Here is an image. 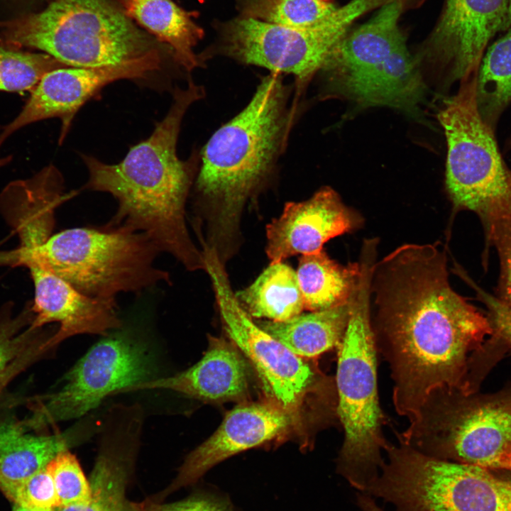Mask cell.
<instances>
[{
  "label": "cell",
  "mask_w": 511,
  "mask_h": 511,
  "mask_svg": "<svg viewBox=\"0 0 511 511\" xmlns=\"http://www.w3.org/2000/svg\"><path fill=\"white\" fill-rule=\"evenodd\" d=\"M444 248L412 244L388 254L371 282L377 352L388 363L396 412L410 420L428 395L473 393L476 361L493 328L451 287Z\"/></svg>",
  "instance_id": "1"
},
{
  "label": "cell",
  "mask_w": 511,
  "mask_h": 511,
  "mask_svg": "<svg viewBox=\"0 0 511 511\" xmlns=\"http://www.w3.org/2000/svg\"><path fill=\"white\" fill-rule=\"evenodd\" d=\"M205 89L188 78L175 87L172 105L151 135L131 147L119 163L106 164L81 155L89 172L84 189L107 192L118 202L104 227L145 233L158 249L177 258L189 270L204 268L202 251L193 243L185 221V204L200 164V152L187 160L177 153L182 119Z\"/></svg>",
  "instance_id": "2"
},
{
  "label": "cell",
  "mask_w": 511,
  "mask_h": 511,
  "mask_svg": "<svg viewBox=\"0 0 511 511\" xmlns=\"http://www.w3.org/2000/svg\"><path fill=\"white\" fill-rule=\"evenodd\" d=\"M302 97L283 75L262 77L248 104L218 128L200 152L194 182L199 201L215 211V235L238 230L246 202L275 177L290 132L301 116Z\"/></svg>",
  "instance_id": "3"
},
{
  "label": "cell",
  "mask_w": 511,
  "mask_h": 511,
  "mask_svg": "<svg viewBox=\"0 0 511 511\" xmlns=\"http://www.w3.org/2000/svg\"><path fill=\"white\" fill-rule=\"evenodd\" d=\"M371 275L370 266H363L351 300L347 329L338 348L335 378L337 415L344 432L337 471L362 493L378 476L385 461L382 452L389 443L383 434L388 419L378 391V352L370 306Z\"/></svg>",
  "instance_id": "4"
},
{
  "label": "cell",
  "mask_w": 511,
  "mask_h": 511,
  "mask_svg": "<svg viewBox=\"0 0 511 511\" xmlns=\"http://www.w3.org/2000/svg\"><path fill=\"white\" fill-rule=\"evenodd\" d=\"M319 97L340 98L358 108L398 110L421 119L427 84L406 45L399 20L378 11L347 33L317 73Z\"/></svg>",
  "instance_id": "5"
},
{
  "label": "cell",
  "mask_w": 511,
  "mask_h": 511,
  "mask_svg": "<svg viewBox=\"0 0 511 511\" xmlns=\"http://www.w3.org/2000/svg\"><path fill=\"white\" fill-rule=\"evenodd\" d=\"M160 252L143 233L79 227L52 235L31 252L8 251L7 258L9 265L50 272L88 297L115 300L121 292L170 282L167 272L155 264Z\"/></svg>",
  "instance_id": "6"
},
{
  "label": "cell",
  "mask_w": 511,
  "mask_h": 511,
  "mask_svg": "<svg viewBox=\"0 0 511 511\" xmlns=\"http://www.w3.org/2000/svg\"><path fill=\"white\" fill-rule=\"evenodd\" d=\"M0 43L40 50L73 67L119 65L159 53L109 0H54L6 23Z\"/></svg>",
  "instance_id": "7"
},
{
  "label": "cell",
  "mask_w": 511,
  "mask_h": 511,
  "mask_svg": "<svg viewBox=\"0 0 511 511\" xmlns=\"http://www.w3.org/2000/svg\"><path fill=\"white\" fill-rule=\"evenodd\" d=\"M396 436L436 458L511 471V389L485 396L436 389Z\"/></svg>",
  "instance_id": "8"
},
{
  "label": "cell",
  "mask_w": 511,
  "mask_h": 511,
  "mask_svg": "<svg viewBox=\"0 0 511 511\" xmlns=\"http://www.w3.org/2000/svg\"><path fill=\"white\" fill-rule=\"evenodd\" d=\"M478 72L444 99L437 119L447 145L445 185L455 211L476 212L482 222L511 215V170L494 131L483 120L476 101Z\"/></svg>",
  "instance_id": "9"
},
{
  "label": "cell",
  "mask_w": 511,
  "mask_h": 511,
  "mask_svg": "<svg viewBox=\"0 0 511 511\" xmlns=\"http://www.w3.org/2000/svg\"><path fill=\"white\" fill-rule=\"evenodd\" d=\"M380 473L363 493L395 511H505L511 481L488 469L436 458L405 444L388 443Z\"/></svg>",
  "instance_id": "10"
},
{
  "label": "cell",
  "mask_w": 511,
  "mask_h": 511,
  "mask_svg": "<svg viewBox=\"0 0 511 511\" xmlns=\"http://www.w3.org/2000/svg\"><path fill=\"white\" fill-rule=\"evenodd\" d=\"M390 0H352L337 7L319 24L297 28L241 16L228 23L217 49L241 64L294 77L295 93L303 96L357 18Z\"/></svg>",
  "instance_id": "11"
},
{
  "label": "cell",
  "mask_w": 511,
  "mask_h": 511,
  "mask_svg": "<svg viewBox=\"0 0 511 511\" xmlns=\"http://www.w3.org/2000/svg\"><path fill=\"white\" fill-rule=\"evenodd\" d=\"M223 326L231 341L254 366L268 399L302 420L312 395L337 397L335 380L323 374L256 324L233 294L222 260L203 251Z\"/></svg>",
  "instance_id": "12"
},
{
  "label": "cell",
  "mask_w": 511,
  "mask_h": 511,
  "mask_svg": "<svg viewBox=\"0 0 511 511\" xmlns=\"http://www.w3.org/2000/svg\"><path fill=\"white\" fill-rule=\"evenodd\" d=\"M155 364L147 344L125 331L94 344L65 374L57 390L33 398L23 424L39 430L82 417L111 395L153 379Z\"/></svg>",
  "instance_id": "13"
},
{
  "label": "cell",
  "mask_w": 511,
  "mask_h": 511,
  "mask_svg": "<svg viewBox=\"0 0 511 511\" xmlns=\"http://www.w3.org/2000/svg\"><path fill=\"white\" fill-rule=\"evenodd\" d=\"M510 29L511 0H444L414 57L424 79L444 92L478 72L489 42Z\"/></svg>",
  "instance_id": "14"
},
{
  "label": "cell",
  "mask_w": 511,
  "mask_h": 511,
  "mask_svg": "<svg viewBox=\"0 0 511 511\" xmlns=\"http://www.w3.org/2000/svg\"><path fill=\"white\" fill-rule=\"evenodd\" d=\"M159 53L119 65L99 67H62L46 73L15 119L0 134V146L13 132L37 121L57 117L62 121L61 143L78 110L108 84L137 79L158 70Z\"/></svg>",
  "instance_id": "15"
},
{
  "label": "cell",
  "mask_w": 511,
  "mask_h": 511,
  "mask_svg": "<svg viewBox=\"0 0 511 511\" xmlns=\"http://www.w3.org/2000/svg\"><path fill=\"white\" fill-rule=\"evenodd\" d=\"M300 423V419L268 399L241 402L226 414L210 437L187 455L163 495L195 483L225 459L278 439Z\"/></svg>",
  "instance_id": "16"
},
{
  "label": "cell",
  "mask_w": 511,
  "mask_h": 511,
  "mask_svg": "<svg viewBox=\"0 0 511 511\" xmlns=\"http://www.w3.org/2000/svg\"><path fill=\"white\" fill-rule=\"evenodd\" d=\"M143 410L133 404L115 405L99 424L100 445L90 476L89 500L62 505L55 511H138L126 498V485L138 449Z\"/></svg>",
  "instance_id": "17"
},
{
  "label": "cell",
  "mask_w": 511,
  "mask_h": 511,
  "mask_svg": "<svg viewBox=\"0 0 511 511\" xmlns=\"http://www.w3.org/2000/svg\"><path fill=\"white\" fill-rule=\"evenodd\" d=\"M362 224V216L347 207L334 189L324 187L305 201L285 205L282 214L267 226L266 253L271 263L297 254L319 253L329 240L351 233Z\"/></svg>",
  "instance_id": "18"
},
{
  "label": "cell",
  "mask_w": 511,
  "mask_h": 511,
  "mask_svg": "<svg viewBox=\"0 0 511 511\" xmlns=\"http://www.w3.org/2000/svg\"><path fill=\"white\" fill-rule=\"evenodd\" d=\"M28 270L34 286L35 316L31 326L58 324L52 336L57 346L74 336L108 335L121 328L115 300L88 297L50 272L36 267Z\"/></svg>",
  "instance_id": "19"
},
{
  "label": "cell",
  "mask_w": 511,
  "mask_h": 511,
  "mask_svg": "<svg viewBox=\"0 0 511 511\" xmlns=\"http://www.w3.org/2000/svg\"><path fill=\"white\" fill-rule=\"evenodd\" d=\"M158 389L206 402H243L248 394L246 364L232 341L209 336L204 355L191 368L174 375L139 383L126 392Z\"/></svg>",
  "instance_id": "20"
},
{
  "label": "cell",
  "mask_w": 511,
  "mask_h": 511,
  "mask_svg": "<svg viewBox=\"0 0 511 511\" xmlns=\"http://www.w3.org/2000/svg\"><path fill=\"white\" fill-rule=\"evenodd\" d=\"M61 174L48 165L31 178L9 184L0 195V211L15 230L19 253L31 252L52 236L55 209L77 192H65Z\"/></svg>",
  "instance_id": "21"
},
{
  "label": "cell",
  "mask_w": 511,
  "mask_h": 511,
  "mask_svg": "<svg viewBox=\"0 0 511 511\" xmlns=\"http://www.w3.org/2000/svg\"><path fill=\"white\" fill-rule=\"evenodd\" d=\"M28 430L22 421L0 423V490L10 500L26 479L45 468L59 452L86 439L94 427L86 421L52 435Z\"/></svg>",
  "instance_id": "22"
},
{
  "label": "cell",
  "mask_w": 511,
  "mask_h": 511,
  "mask_svg": "<svg viewBox=\"0 0 511 511\" xmlns=\"http://www.w3.org/2000/svg\"><path fill=\"white\" fill-rule=\"evenodd\" d=\"M123 13L170 48L175 61L188 74L204 67L194 48L204 31L172 0H116Z\"/></svg>",
  "instance_id": "23"
},
{
  "label": "cell",
  "mask_w": 511,
  "mask_h": 511,
  "mask_svg": "<svg viewBox=\"0 0 511 511\" xmlns=\"http://www.w3.org/2000/svg\"><path fill=\"white\" fill-rule=\"evenodd\" d=\"M351 300L330 309L300 314L285 322L267 321L259 325L297 356L315 358L340 346L349 320Z\"/></svg>",
  "instance_id": "24"
},
{
  "label": "cell",
  "mask_w": 511,
  "mask_h": 511,
  "mask_svg": "<svg viewBox=\"0 0 511 511\" xmlns=\"http://www.w3.org/2000/svg\"><path fill=\"white\" fill-rule=\"evenodd\" d=\"M296 275L304 309L320 311L351 300L358 285L361 265L360 263L342 265L322 251L302 255Z\"/></svg>",
  "instance_id": "25"
},
{
  "label": "cell",
  "mask_w": 511,
  "mask_h": 511,
  "mask_svg": "<svg viewBox=\"0 0 511 511\" xmlns=\"http://www.w3.org/2000/svg\"><path fill=\"white\" fill-rule=\"evenodd\" d=\"M236 297L251 316L273 322H285L304 309L296 272L283 262L271 263Z\"/></svg>",
  "instance_id": "26"
},
{
  "label": "cell",
  "mask_w": 511,
  "mask_h": 511,
  "mask_svg": "<svg viewBox=\"0 0 511 511\" xmlns=\"http://www.w3.org/2000/svg\"><path fill=\"white\" fill-rule=\"evenodd\" d=\"M480 114L493 131L511 102V29L486 49L476 78Z\"/></svg>",
  "instance_id": "27"
},
{
  "label": "cell",
  "mask_w": 511,
  "mask_h": 511,
  "mask_svg": "<svg viewBox=\"0 0 511 511\" xmlns=\"http://www.w3.org/2000/svg\"><path fill=\"white\" fill-rule=\"evenodd\" d=\"M337 7L322 0H246L243 16L287 27L314 26Z\"/></svg>",
  "instance_id": "28"
},
{
  "label": "cell",
  "mask_w": 511,
  "mask_h": 511,
  "mask_svg": "<svg viewBox=\"0 0 511 511\" xmlns=\"http://www.w3.org/2000/svg\"><path fill=\"white\" fill-rule=\"evenodd\" d=\"M46 53L23 52L0 48V91L33 90L48 72L67 67Z\"/></svg>",
  "instance_id": "29"
},
{
  "label": "cell",
  "mask_w": 511,
  "mask_h": 511,
  "mask_svg": "<svg viewBox=\"0 0 511 511\" xmlns=\"http://www.w3.org/2000/svg\"><path fill=\"white\" fill-rule=\"evenodd\" d=\"M11 302L0 308V373L15 358L25 352L50 330L31 326L34 312L32 302H28L17 314Z\"/></svg>",
  "instance_id": "30"
},
{
  "label": "cell",
  "mask_w": 511,
  "mask_h": 511,
  "mask_svg": "<svg viewBox=\"0 0 511 511\" xmlns=\"http://www.w3.org/2000/svg\"><path fill=\"white\" fill-rule=\"evenodd\" d=\"M61 506L84 502L91 498L92 489L75 457L68 449L59 452L46 466Z\"/></svg>",
  "instance_id": "31"
},
{
  "label": "cell",
  "mask_w": 511,
  "mask_h": 511,
  "mask_svg": "<svg viewBox=\"0 0 511 511\" xmlns=\"http://www.w3.org/2000/svg\"><path fill=\"white\" fill-rule=\"evenodd\" d=\"M483 224L487 240L495 246L500 258L498 298L511 308V215L491 218Z\"/></svg>",
  "instance_id": "32"
},
{
  "label": "cell",
  "mask_w": 511,
  "mask_h": 511,
  "mask_svg": "<svg viewBox=\"0 0 511 511\" xmlns=\"http://www.w3.org/2000/svg\"><path fill=\"white\" fill-rule=\"evenodd\" d=\"M11 501L16 505L40 509L53 510L61 506L46 467L26 479L16 490Z\"/></svg>",
  "instance_id": "33"
},
{
  "label": "cell",
  "mask_w": 511,
  "mask_h": 511,
  "mask_svg": "<svg viewBox=\"0 0 511 511\" xmlns=\"http://www.w3.org/2000/svg\"><path fill=\"white\" fill-rule=\"evenodd\" d=\"M138 511H233V510L226 499L214 494L202 493L172 503L143 502L138 504Z\"/></svg>",
  "instance_id": "34"
},
{
  "label": "cell",
  "mask_w": 511,
  "mask_h": 511,
  "mask_svg": "<svg viewBox=\"0 0 511 511\" xmlns=\"http://www.w3.org/2000/svg\"><path fill=\"white\" fill-rule=\"evenodd\" d=\"M463 278L475 289L479 300L488 309V318L493 328L495 337L504 341L511 347V308L498 297L492 296L477 286L468 277L464 275Z\"/></svg>",
  "instance_id": "35"
},
{
  "label": "cell",
  "mask_w": 511,
  "mask_h": 511,
  "mask_svg": "<svg viewBox=\"0 0 511 511\" xmlns=\"http://www.w3.org/2000/svg\"><path fill=\"white\" fill-rule=\"evenodd\" d=\"M50 352L45 341L40 339L15 358L0 373V398L10 383L21 373Z\"/></svg>",
  "instance_id": "36"
},
{
  "label": "cell",
  "mask_w": 511,
  "mask_h": 511,
  "mask_svg": "<svg viewBox=\"0 0 511 511\" xmlns=\"http://www.w3.org/2000/svg\"><path fill=\"white\" fill-rule=\"evenodd\" d=\"M357 504L362 511H384L379 507L371 496L366 493H358Z\"/></svg>",
  "instance_id": "37"
},
{
  "label": "cell",
  "mask_w": 511,
  "mask_h": 511,
  "mask_svg": "<svg viewBox=\"0 0 511 511\" xmlns=\"http://www.w3.org/2000/svg\"><path fill=\"white\" fill-rule=\"evenodd\" d=\"M13 511H55V509L49 510V509L33 508V507H28L14 504Z\"/></svg>",
  "instance_id": "38"
},
{
  "label": "cell",
  "mask_w": 511,
  "mask_h": 511,
  "mask_svg": "<svg viewBox=\"0 0 511 511\" xmlns=\"http://www.w3.org/2000/svg\"><path fill=\"white\" fill-rule=\"evenodd\" d=\"M402 1L405 7H409L410 6H417L419 4H420L423 0H399Z\"/></svg>",
  "instance_id": "39"
},
{
  "label": "cell",
  "mask_w": 511,
  "mask_h": 511,
  "mask_svg": "<svg viewBox=\"0 0 511 511\" xmlns=\"http://www.w3.org/2000/svg\"><path fill=\"white\" fill-rule=\"evenodd\" d=\"M505 511H511V490H510V495H509V498H508V500H507V504L505 506Z\"/></svg>",
  "instance_id": "40"
},
{
  "label": "cell",
  "mask_w": 511,
  "mask_h": 511,
  "mask_svg": "<svg viewBox=\"0 0 511 511\" xmlns=\"http://www.w3.org/2000/svg\"><path fill=\"white\" fill-rule=\"evenodd\" d=\"M11 160V157H6L0 159V167L5 165L7 163Z\"/></svg>",
  "instance_id": "41"
},
{
  "label": "cell",
  "mask_w": 511,
  "mask_h": 511,
  "mask_svg": "<svg viewBox=\"0 0 511 511\" xmlns=\"http://www.w3.org/2000/svg\"><path fill=\"white\" fill-rule=\"evenodd\" d=\"M322 1H326V2H331V0H322Z\"/></svg>",
  "instance_id": "42"
}]
</instances>
